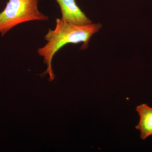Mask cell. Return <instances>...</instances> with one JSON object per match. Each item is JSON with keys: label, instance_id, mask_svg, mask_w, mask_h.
Here are the masks:
<instances>
[{"label": "cell", "instance_id": "6da1fadb", "mask_svg": "<svg viewBox=\"0 0 152 152\" xmlns=\"http://www.w3.org/2000/svg\"><path fill=\"white\" fill-rule=\"evenodd\" d=\"M102 28L99 24H90L84 26L73 24L63 20H56V28L53 30L49 29L45 37L47 43L39 48L38 53L43 58L47 65L45 73L49 76L50 80L55 78L52 67V62L55 55L60 49L68 44H77L83 43L81 49L85 50L88 47L91 38L97 33Z\"/></svg>", "mask_w": 152, "mask_h": 152}, {"label": "cell", "instance_id": "7a4b0ae2", "mask_svg": "<svg viewBox=\"0 0 152 152\" xmlns=\"http://www.w3.org/2000/svg\"><path fill=\"white\" fill-rule=\"evenodd\" d=\"M39 0H9L0 13V33L3 36L19 24L32 21H47L49 18L38 10Z\"/></svg>", "mask_w": 152, "mask_h": 152}, {"label": "cell", "instance_id": "277c9868", "mask_svg": "<svg viewBox=\"0 0 152 152\" xmlns=\"http://www.w3.org/2000/svg\"><path fill=\"white\" fill-rule=\"evenodd\" d=\"M140 121L136 126L140 133L141 138L143 140L152 136V107L145 104L137 106Z\"/></svg>", "mask_w": 152, "mask_h": 152}, {"label": "cell", "instance_id": "3957f363", "mask_svg": "<svg viewBox=\"0 0 152 152\" xmlns=\"http://www.w3.org/2000/svg\"><path fill=\"white\" fill-rule=\"evenodd\" d=\"M60 6L63 20L73 24L84 26L92 21L80 9L76 0H56Z\"/></svg>", "mask_w": 152, "mask_h": 152}]
</instances>
